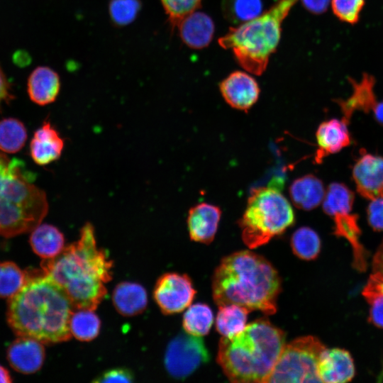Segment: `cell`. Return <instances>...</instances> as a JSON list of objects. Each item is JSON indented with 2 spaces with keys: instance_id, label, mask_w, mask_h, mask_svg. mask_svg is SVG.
Returning <instances> with one entry per match:
<instances>
[{
  "instance_id": "cell-1",
  "label": "cell",
  "mask_w": 383,
  "mask_h": 383,
  "mask_svg": "<svg viewBox=\"0 0 383 383\" xmlns=\"http://www.w3.org/2000/svg\"><path fill=\"white\" fill-rule=\"evenodd\" d=\"M112 262L98 248L89 223L79 239L65 247L57 256L44 259L43 274L59 285L74 309L94 310L106 294L105 284L111 279Z\"/></svg>"
},
{
  "instance_id": "cell-2",
  "label": "cell",
  "mask_w": 383,
  "mask_h": 383,
  "mask_svg": "<svg viewBox=\"0 0 383 383\" xmlns=\"http://www.w3.org/2000/svg\"><path fill=\"white\" fill-rule=\"evenodd\" d=\"M74 306L64 290L50 279L30 277L9 299L7 321L18 336L43 343L66 341L71 337L70 320Z\"/></svg>"
},
{
  "instance_id": "cell-3",
  "label": "cell",
  "mask_w": 383,
  "mask_h": 383,
  "mask_svg": "<svg viewBox=\"0 0 383 383\" xmlns=\"http://www.w3.org/2000/svg\"><path fill=\"white\" fill-rule=\"evenodd\" d=\"M212 290L218 306L236 304L250 311L274 314L281 279L264 257L241 250L222 259L213 275Z\"/></svg>"
},
{
  "instance_id": "cell-4",
  "label": "cell",
  "mask_w": 383,
  "mask_h": 383,
  "mask_svg": "<svg viewBox=\"0 0 383 383\" xmlns=\"http://www.w3.org/2000/svg\"><path fill=\"white\" fill-rule=\"evenodd\" d=\"M285 345V333L268 320L247 325L218 343L217 362L233 382H265Z\"/></svg>"
},
{
  "instance_id": "cell-5",
  "label": "cell",
  "mask_w": 383,
  "mask_h": 383,
  "mask_svg": "<svg viewBox=\"0 0 383 383\" xmlns=\"http://www.w3.org/2000/svg\"><path fill=\"white\" fill-rule=\"evenodd\" d=\"M48 211L46 194L33 183L24 163L0 150V236L31 232Z\"/></svg>"
},
{
  "instance_id": "cell-6",
  "label": "cell",
  "mask_w": 383,
  "mask_h": 383,
  "mask_svg": "<svg viewBox=\"0 0 383 383\" xmlns=\"http://www.w3.org/2000/svg\"><path fill=\"white\" fill-rule=\"evenodd\" d=\"M297 1L277 0L263 14L230 28L218 39V44L224 49H231L238 64L246 71L262 74L279 44L282 22Z\"/></svg>"
},
{
  "instance_id": "cell-7",
  "label": "cell",
  "mask_w": 383,
  "mask_h": 383,
  "mask_svg": "<svg viewBox=\"0 0 383 383\" xmlns=\"http://www.w3.org/2000/svg\"><path fill=\"white\" fill-rule=\"evenodd\" d=\"M295 221L294 210L275 187L252 190L240 220L242 239L250 249L267 243L284 233Z\"/></svg>"
},
{
  "instance_id": "cell-8",
  "label": "cell",
  "mask_w": 383,
  "mask_h": 383,
  "mask_svg": "<svg viewBox=\"0 0 383 383\" xmlns=\"http://www.w3.org/2000/svg\"><path fill=\"white\" fill-rule=\"evenodd\" d=\"M326 348L319 339L311 335L285 344L265 383L321 382L317 366Z\"/></svg>"
},
{
  "instance_id": "cell-9",
  "label": "cell",
  "mask_w": 383,
  "mask_h": 383,
  "mask_svg": "<svg viewBox=\"0 0 383 383\" xmlns=\"http://www.w3.org/2000/svg\"><path fill=\"white\" fill-rule=\"evenodd\" d=\"M354 201L353 192L345 184H331L323 200V209L334 222L333 235L350 243L353 255V267L364 272L367 266L368 252L360 242L361 230L357 215L351 213Z\"/></svg>"
},
{
  "instance_id": "cell-10",
  "label": "cell",
  "mask_w": 383,
  "mask_h": 383,
  "mask_svg": "<svg viewBox=\"0 0 383 383\" xmlns=\"http://www.w3.org/2000/svg\"><path fill=\"white\" fill-rule=\"evenodd\" d=\"M209 360V353L201 337L181 333L167 345L165 366L176 379H184Z\"/></svg>"
},
{
  "instance_id": "cell-11",
  "label": "cell",
  "mask_w": 383,
  "mask_h": 383,
  "mask_svg": "<svg viewBox=\"0 0 383 383\" xmlns=\"http://www.w3.org/2000/svg\"><path fill=\"white\" fill-rule=\"evenodd\" d=\"M195 294L196 290L187 275L168 272L157 279L153 296L162 313L172 314L189 307Z\"/></svg>"
},
{
  "instance_id": "cell-12",
  "label": "cell",
  "mask_w": 383,
  "mask_h": 383,
  "mask_svg": "<svg viewBox=\"0 0 383 383\" xmlns=\"http://www.w3.org/2000/svg\"><path fill=\"white\" fill-rule=\"evenodd\" d=\"M357 193L372 200L383 197V157L364 152L353 167Z\"/></svg>"
},
{
  "instance_id": "cell-13",
  "label": "cell",
  "mask_w": 383,
  "mask_h": 383,
  "mask_svg": "<svg viewBox=\"0 0 383 383\" xmlns=\"http://www.w3.org/2000/svg\"><path fill=\"white\" fill-rule=\"evenodd\" d=\"M225 101L233 108L248 110L257 101L260 87L257 81L246 72L235 71L219 84Z\"/></svg>"
},
{
  "instance_id": "cell-14",
  "label": "cell",
  "mask_w": 383,
  "mask_h": 383,
  "mask_svg": "<svg viewBox=\"0 0 383 383\" xmlns=\"http://www.w3.org/2000/svg\"><path fill=\"white\" fill-rule=\"evenodd\" d=\"M43 343L33 338L18 336L9 346L6 357L17 372L31 374L38 371L45 360Z\"/></svg>"
},
{
  "instance_id": "cell-15",
  "label": "cell",
  "mask_w": 383,
  "mask_h": 383,
  "mask_svg": "<svg viewBox=\"0 0 383 383\" xmlns=\"http://www.w3.org/2000/svg\"><path fill=\"white\" fill-rule=\"evenodd\" d=\"M317 373L321 382H350L355 374L353 359L345 349L326 348L320 356Z\"/></svg>"
},
{
  "instance_id": "cell-16",
  "label": "cell",
  "mask_w": 383,
  "mask_h": 383,
  "mask_svg": "<svg viewBox=\"0 0 383 383\" xmlns=\"http://www.w3.org/2000/svg\"><path fill=\"white\" fill-rule=\"evenodd\" d=\"M221 216L220 208L213 204L201 203L191 208L187 216L190 238L205 244L211 243L216 233Z\"/></svg>"
},
{
  "instance_id": "cell-17",
  "label": "cell",
  "mask_w": 383,
  "mask_h": 383,
  "mask_svg": "<svg viewBox=\"0 0 383 383\" xmlns=\"http://www.w3.org/2000/svg\"><path fill=\"white\" fill-rule=\"evenodd\" d=\"M348 125L343 119L337 118H331L320 123L316 133L318 143L315 154L316 163H321L325 157L350 145L351 137Z\"/></svg>"
},
{
  "instance_id": "cell-18",
  "label": "cell",
  "mask_w": 383,
  "mask_h": 383,
  "mask_svg": "<svg viewBox=\"0 0 383 383\" xmlns=\"http://www.w3.org/2000/svg\"><path fill=\"white\" fill-rule=\"evenodd\" d=\"M64 145L63 138L50 121H44L30 140V154L36 164L46 165L60 158Z\"/></svg>"
},
{
  "instance_id": "cell-19",
  "label": "cell",
  "mask_w": 383,
  "mask_h": 383,
  "mask_svg": "<svg viewBox=\"0 0 383 383\" xmlns=\"http://www.w3.org/2000/svg\"><path fill=\"white\" fill-rule=\"evenodd\" d=\"M182 40L190 48L202 49L211 42L214 23L204 12L194 11L185 16L177 25Z\"/></svg>"
},
{
  "instance_id": "cell-20",
  "label": "cell",
  "mask_w": 383,
  "mask_h": 383,
  "mask_svg": "<svg viewBox=\"0 0 383 383\" xmlns=\"http://www.w3.org/2000/svg\"><path fill=\"white\" fill-rule=\"evenodd\" d=\"M60 90V80L52 69L40 66L30 74L27 91L32 101L40 106L50 104L55 101Z\"/></svg>"
},
{
  "instance_id": "cell-21",
  "label": "cell",
  "mask_w": 383,
  "mask_h": 383,
  "mask_svg": "<svg viewBox=\"0 0 383 383\" xmlns=\"http://www.w3.org/2000/svg\"><path fill=\"white\" fill-rule=\"evenodd\" d=\"M351 83L353 87L352 96L347 100L337 101L343 115L342 119L347 123H349L355 111L367 113L373 111L378 103L373 91L374 79L372 76L365 74L360 82L352 80Z\"/></svg>"
},
{
  "instance_id": "cell-22",
  "label": "cell",
  "mask_w": 383,
  "mask_h": 383,
  "mask_svg": "<svg viewBox=\"0 0 383 383\" xmlns=\"http://www.w3.org/2000/svg\"><path fill=\"white\" fill-rule=\"evenodd\" d=\"M325 194L322 181L313 174L296 179L289 187L290 197L294 206L306 211L318 206Z\"/></svg>"
},
{
  "instance_id": "cell-23",
  "label": "cell",
  "mask_w": 383,
  "mask_h": 383,
  "mask_svg": "<svg viewBox=\"0 0 383 383\" xmlns=\"http://www.w3.org/2000/svg\"><path fill=\"white\" fill-rule=\"evenodd\" d=\"M112 300L117 311L126 316L142 313L148 304L147 292L143 287L129 282H121L116 287Z\"/></svg>"
},
{
  "instance_id": "cell-24",
  "label": "cell",
  "mask_w": 383,
  "mask_h": 383,
  "mask_svg": "<svg viewBox=\"0 0 383 383\" xmlns=\"http://www.w3.org/2000/svg\"><path fill=\"white\" fill-rule=\"evenodd\" d=\"M29 243L33 251L43 260L55 257L65 248L62 233L48 223H40L31 231Z\"/></svg>"
},
{
  "instance_id": "cell-25",
  "label": "cell",
  "mask_w": 383,
  "mask_h": 383,
  "mask_svg": "<svg viewBox=\"0 0 383 383\" xmlns=\"http://www.w3.org/2000/svg\"><path fill=\"white\" fill-rule=\"evenodd\" d=\"M250 310L236 305L228 304L219 306L216 318V328L223 337H232L241 332L246 326Z\"/></svg>"
},
{
  "instance_id": "cell-26",
  "label": "cell",
  "mask_w": 383,
  "mask_h": 383,
  "mask_svg": "<svg viewBox=\"0 0 383 383\" xmlns=\"http://www.w3.org/2000/svg\"><path fill=\"white\" fill-rule=\"evenodd\" d=\"M28 138L26 128L17 118H6L0 121V150L16 153L24 146Z\"/></svg>"
},
{
  "instance_id": "cell-27",
  "label": "cell",
  "mask_w": 383,
  "mask_h": 383,
  "mask_svg": "<svg viewBox=\"0 0 383 383\" xmlns=\"http://www.w3.org/2000/svg\"><path fill=\"white\" fill-rule=\"evenodd\" d=\"M213 323L211 309L205 304L191 305L183 316V328L186 333L195 336L206 335Z\"/></svg>"
},
{
  "instance_id": "cell-28",
  "label": "cell",
  "mask_w": 383,
  "mask_h": 383,
  "mask_svg": "<svg viewBox=\"0 0 383 383\" xmlns=\"http://www.w3.org/2000/svg\"><path fill=\"white\" fill-rule=\"evenodd\" d=\"M101 321L94 310L78 309L72 312L70 320L71 334L82 341L95 338L100 331Z\"/></svg>"
},
{
  "instance_id": "cell-29",
  "label": "cell",
  "mask_w": 383,
  "mask_h": 383,
  "mask_svg": "<svg viewBox=\"0 0 383 383\" xmlns=\"http://www.w3.org/2000/svg\"><path fill=\"white\" fill-rule=\"evenodd\" d=\"M30 276L16 263H0V298L11 299L24 287Z\"/></svg>"
},
{
  "instance_id": "cell-30",
  "label": "cell",
  "mask_w": 383,
  "mask_h": 383,
  "mask_svg": "<svg viewBox=\"0 0 383 383\" xmlns=\"http://www.w3.org/2000/svg\"><path fill=\"white\" fill-rule=\"evenodd\" d=\"M321 243L317 233L309 227H301L292 235L291 247L293 252L305 260L316 259L321 250Z\"/></svg>"
},
{
  "instance_id": "cell-31",
  "label": "cell",
  "mask_w": 383,
  "mask_h": 383,
  "mask_svg": "<svg viewBox=\"0 0 383 383\" xmlns=\"http://www.w3.org/2000/svg\"><path fill=\"white\" fill-rule=\"evenodd\" d=\"M222 9L229 21L243 23L261 15L262 3L261 0H223Z\"/></svg>"
},
{
  "instance_id": "cell-32",
  "label": "cell",
  "mask_w": 383,
  "mask_h": 383,
  "mask_svg": "<svg viewBox=\"0 0 383 383\" xmlns=\"http://www.w3.org/2000/svg\"><path fill=\"white\" fill-rule=\"evenodd\" d=\"M140 7V0H110L109 11L113 23L123 26L135 19Z\"/></svg>"
},
{
  "instance_id": "cell-33",
  "label": "cell",
  "mask_w": 383,
  "mask_h": 383,
  "mask_svg": "<svg viewBox=\"0 0 383 383\" xmlns=\"http://www.w3.org/2000/svg\"><path fill=\"white\" fill-rule=\"evenodd\" d=\"M202 0H160L171 26L174 28L185 16L201 6Z\"/></svg>"
},
{
  "instance_id": "cell-34",
  "label": "cell",
  "mask_w": 383,
  "mask_h": 383,
  "mask_svg": "<svg viewBox=\"0 0 383 383\" xmlns=\"http://www.w3.org/2000/svg\"><path fill=\"white\" fill-rule=\"evenodd\" d=\"M365 0H331L332 9L336 17L350 24L359 20Z\"/></svg>"
},
{
  "instance_id": "cell-35",
  "label": "cell",
  "mask_w": 383,
  "mask_h": 383,
  "mask_svg": "<svg viewBox=\"0 0 383 383\" xmlns=\"http://www.w3.org/2000/svg\"><path fill=\"white\" fill-rule=\"evenodd\" d=\"M367 209L369 225L376 231H383V197L370 200Z\"/></svg>"
},
{
  "instance_id": "cell-36",
  "label": "cell",
  "mask_w": 383,
  "mask_h": 383,
  "mask_svg": "<svg viewBox=\"0 0 383 383\" xmlns=\"http://www.w3.org/2000/svg\"><path fill=\"white\" fill-rule=\"evenodd\" d=\"M134 376L126 368H114L107 370L96 378L94 382H132Z\"/></svg>"
},
{
  "instance_id": "cell-37",
  "label": "cell",
  "mask_w": 383,
  "mask_h": 383,
  "mask_svg": "<svg viewBox=\"0 0 383 383\" xmlns=\"http://www.w3.org/2000/svg\"><path fill=\"white\" fill-rule=\"evenodd\" d=\"M370 305L369 321L376 327L383 328V294L365 299Z\"/></svg>"
},
{
  "instance_id": "cell-38",
  "label": "cell",
  "mask_w": 383,
  "mask_h": 383,
  "mask_svg": "<svg viewBox=\"0 0 383 383\" xmlns=\"http://www.w3.org/2000/svg\"><path fill=\"white\" fill-rule=\"evenodd\" d=\"M362 294L365 299L374 294H383V275L372 273Z\"/></svg>"
},
{
  "instance_id": "cell-39",
  "label": "cell",
  "mask_w": 383,
  "mask_h": 383,
  "mask_svg": "<svg viewBox=\"0 0 383 383\" xmlns=\"http://www.w3.org/2000/svg\"><path fill=\"white\" fill-rule=\"evenodd\" d=\"M330 0H301L304 7L313 14L324 13L329 4Z\"/></svg>"
},
{
  "instance_id": "cell-40",
  "label": "cell",
  "mask_w": 383,
  "mask_h": 383,
  "mask_svg": "<svg viewBox=\"0 0 383 383\" xmlns=\"http://www.w3.org/2000/svg\"><path fill=\"white\" fill-rule=\"evenodd\" d=\"M13 98L11 93L10 84L0 67V104L3 102H8Z\"/></svg>"
},
{
  "instance_id": "cell-41",
  "label": "cell",
  "mask_w": 383,
  "mask_h": 383,
  "mask_svg": "<svg viewBox=\"0 0 383 383\" xmlns=\"http://www.w3.org/2000/svg\"><path fill=\"white\" fill-rule=\"evenodd\" d=\"M372 272L383 275V241L373 257Z\"/></svg>"
},
{
  "instance_id": "cell-42",
  "label": "cell",
  "mask_w": 383,
  "mask_h": 383,
  "mask_svg": "<svg viewBox=\"0 0 383 383\" xmlns=\"http://www.w3.org/2000/svg\"><path fill=\"white\" fill-rule=\"evenodd\" d=\"M373 113L376 121L383 125V101L377 104Z\"/></svg>"
},
{
  "instance_id": "cell-43",
  "label": "cell",
  "mask_w": 383,
  "mask_h": 383,
  "mask_svg": "<svg viewBox=\"0 0 383 383\" xmlns=\"http://www.w3.org/2000/svg\"><path fill=\"white\" fill-rule=\"evenodd\" d=\"M11 382L12 378L9 372L0 365V383H11Z\"/></svg>"
}]
</instances>
